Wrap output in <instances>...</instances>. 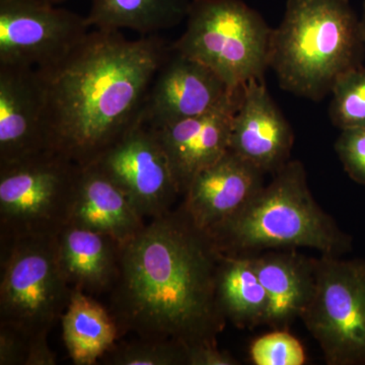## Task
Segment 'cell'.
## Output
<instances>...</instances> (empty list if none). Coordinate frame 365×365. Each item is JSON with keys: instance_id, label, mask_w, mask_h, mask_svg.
<instances>
[{"instance_id": "1", "label": "cell", "mask_w": 365, "mask_h": 365, "mask_svg": "<svg viewBox=\"0 0 365 365\" xmlns=\"http://www.w3.org/2000/svg\"><path fill=\"white\" fill-rule=\"evenodd\" d=\"M222 253L182 206L146 223L121 246L109 311L120 335L217 343L227 319L218 306L216 275Z\"/></svg>"}, {"instance_id": "2", "label": "cell", "mask_w": 365, "mask_h": 365, "mask_svg": "<svg viewBox=\"0 0 365 365\" xmlns=\"http://www.w3.org/2000/svg\"><path fill=\"white\" fill-rule=\"evenodd\" d=\"M170 44L93 29L66 58L38 69L45 88L47 150L93 165L137 125Z\"/></svg>"}, {"instance_id": "27", "label": "cell", "mask_w": 365, "mask_h": 365, "mask_svg": "<svg viewBox=\"0 0 365 365\" xmlns=\"http://www.w3.org/2000/svg\"><path fill=\"white\" fill-rule=\"evenodd\" d=\"M230 353L222 351L217 343L187 346V365H239Z\"/></svg>"}, {"instance_id": "15", "label": "cell", "mask_w": 365, "mask_h": 365, "mask_svg": "<svg viewBox=\"0 0 365 365\" xmlns=\"http://www.w3.org/2000/svg\"><path fill=\"white\" fill-rule=\"evenodd\" d=\"M264 173L228 150L190 184L182 208L197 227L207 232L234 216L263 188Z\"/></svg>"}, {"instance_id": "25", "label": "cell", "mask_w": 365, "mask_h": 365, "mask_svg": "<svg viewBox=\"0 0 365 365\" xmlns=\"http://www.w3.org/2000/svg\"><path fill=\"white\" fill-rule=\"evenodd\" d=\"M335 150L348 176L365 186V128L341 130Z\"/></svg>"}, {"instance_id": "5", "label": "cell", "mask_w": 365, "mask_h": 365, "mask_svg": "<svg viewBox=\"0 0 365 365\" xmlns=\"http://www.w3.org/2000/svg\"><path fill=\"white\" fill-rule=\"evenodd\" d=\"M187 25L173 51L209 67L234 90L269 68L273 29L242 0H191Z\"/></svg>"}, {"instance_id": "28", "label": "cell", "mask_w": 365, "mask_h": 365, "mask_svg": "<svg viewBox=\"0 0 365 365\" xmlns=\"http://www.w3.org/2000/svg\"><path fill=\"white\" fill-rule=\"evenodd\" d=\"M57 364L56 354L48 344L47 334L33 335L31 338L30 349L26 365H55Z\"/></svg>"}, {"instance_id": "23", "label": "cell", "mask_w": 365, "mask_h": 365, "mask_svg": "<svg viewBox=\"0 0 365 365\" xmlns=\"http://www.w3.org/2000/svg\"><path fill=\"white\" fill-rule=\"evenodd\" d=\"M102 359L113 365H187V346L175 340L138 337L115 345Z\"/></svg>"}, {"instance_id": "6", "label": "cell", "mask_w": 365, "mask_h": 365, "mask_svg": "<svg viewBox=\"0 0 365 365\" xmlns=\"http://www.w3.org/2000/svg\"><path fill=\"white\" fill-rule=\"evenodd\" d=\"M56 235L1 242L0 324L30 335L49 334L71 299Z\"/></svg>"}, {"instance_id": "4", "label": "cell", "mask_w": 365, "mask_h": 365, "mask_svg": "<svg viewBox=\"0 0 365 365\" xmlns=\"http://www.w3.org/2000/svg\"><path fill=\"white\" fill-rule=\"evenodd\" d=\"M273 176L239 212L206 232L220 253L302 247L333 256L350 251L351 237L316 202L299 160H289Z\"/></svg>"}, {"instance_id": "7", "label": "cell", "mask_w": 365, "mask_h": 365, "mask_svg": "<svg viewBox=\"0 0 365 365\" xmlns=\"http://www.w3.org/2000/svg\"><path fill=\"white\" fill-rule=\"evenodd\" d=\"M81 167L46 150L0 165V237L57 235L67 222Z\"/></svg>"}, {"instance_id": "10", "label": "cell", "mask_w": 365, "mask_h": 365, "mask_svg": "<svg viewBox=\"0 0 365 365\" xmlns=\"http://www.w3.org/2000/svg\"><path fill=\"white\" fill-rule=\"evenodd\" d=\"M93 165L128 197L144 220L169 212L181 195L157 134L144 123L125 134Z\"/></svg>"}, {"instance_id": "12", "label": "cell", "mask_w": 365, "mask_h": 365, "mask_svg": "<svg viewBox=\"0 0 365 365\" xmlns=\"http://www.w3.org/2000/svg\"><path fill=\"white\" fill-rule=\"evenodd\" d=\"M45 88L38 69L0 66V165L47 150Z\"/></svg>"}, {"instance_id": "8", "label": "cell", "mask_w": 365, "mask_h": 365, "mask_svg": "<svg viewBox=\"0 0 365 365\" xmlns=\"http://www.w3.org/2000/svg\"><path fill=\"white\" fill-rule=\"evenodd\" d=\"M327 364L365 365V261L322 255L302 318Z\"/></svg>"}, {"instance_id": "19", "label": "cell", "mask_w": 365, "mask_h": 365, "mask_svg": "<svg viewBox=\"0 0 365 365\" xmlns=\"http://www.w3.org/2000/svg\"><path fill=\"white\" fill-rule=\"evenodd\" d=\"M61 323L64 344L76 365L97 364L121 336L109 309L79 289H72Z\"/></svg>"}, {"instance_id": "13", "label": "cell", "mask_w": 365, "mask_h": 365, "mask_svg": "<svg viewBox=\"0 0 365 365\" xmlns=\"http://www.w3.org/2000/svg\"><path fill=\"white\" fill-rule=\"evenodd\" d=\"M294 135L261 79L244 86L232 120L230 150L264 174H275L289 162Z\"/></svg>"}, {"instance_id": "18", "label": "cell", "mask_w": 365, "mask_h": 365, "mask_svg": "<svg viewBox=\"0 0 365 365\" xmlns=\"http://www.w3.org/2000/svg\"><path fill=\"white\" fill-rule=\"evenodd\" d=\"M60 266L72 289L110 292L119 274L121 246L110 235L66 225L56 235Z\"/></svg>"}, {"instance_id": "20", "label": "cell", "mask_w": 365, "mask_h": 365, "mask_svg": "<svg viewBox=\"0 0 365 365\" xmlns=\"http://www.w3.org/2000/svg\"><path fill=\"white\" fill-rule=\"evenodd\" d=\"M216 297L225 319L237 328L266 324L268 297L251 255H222L216 275Z\"/></svg>"}, {"instance_id": "11", "label": "cell", "mask_w": 365, "mask_h": 365, "mask_svg": "<svg viewBox=\"0 0 365 365\" xmlns=\"http://www.w3.org/2000/svg\"><path fill=\"white\" fill-rule=\"evenodd\" d=\"M242 88H230L209 67L172 50L151 83L143 123L158 129L200 116L225 104Z\"/></svg>"}, {"instance_id": "14", "label": "cell", "mask_w": 365, "mask_h": 365, "mask_svg": "<svg viewBox=\"0 0 365 365\" xmlns=\"http://www.w3.org/2000/svg\"><path fill=\"white\" fill-rule=\"evenodd\" d=\"M244 91V88H242ZM241 93L212 111L153 129L181 195L194 178L230 150L232 120Z\"/></svg>"}, {"instance_id": "22", "label": "cell", "mask_w": 365, "mask_h": 365, "mask_svg": "<svg viewBox=\"0 0 365 365\" xmlns=\"http://www.w3.org/2000/svg\"><path fill=\"white\" fill-rule=\"evenodd\" d=\"M329 117L340 130L365 128V66L343 73L334 83Z\"/></svg>"}, {"instance_id": "17", "label": "cell", "mask_w": 365, "mask_h": 365, "mask_svg": "<svg viewBox=\"0 0 365 365\" xmlns=\"http://www.w3.org/2000/svg\"><path fill=\"white\" fill-rule=\"evenodd\" d=\"M259 279L268 297L266 325L275 330H287L302 318L313 295L316 282V259L288 252L269 250L251 255Z\"/></svg>"}, {"instance_id": "26", "label": "cell", "mask_w": 365, "mask_h": 365, "mask_svg": "<svg viewBox=\"0 0 365 365\" xmlns=\"http://www.w3.org/2000/svg\"><path fill=\"white\" fill-rule=\"evenodd\" d=\"M33 335L0 324V365H26Z\"/></svg>"}, {"instance_id": "30", "label": "cell", "mask_w": 365, "mask_h": 365, "mask_svg": "<svg viewBox=\"0 0 365 365\" xmlns=\"http://www.w3.org/2000/svg\"><path fill=\"white\" fill-rule=\"evenodd\" d=\"M45 1L51 2V4H63V2H66V0H45Z\"/></svg>"}, {"instance_id": "24", "label": "cell", "mask_w": 365, "mask_h": 365, "mask_svg": "<svg viewBox=\"0 0 365 365\" xmlns=\"http://www.w3.org/2000/svg\"><path fill=\"white\" fill-rule=\"evenodd\" d=\"M256 365H304L307 354L304 346L287 330H274L257 338L250 348Z\"/></svg>"}, {"instance_id": "3", "label": "cell", "mask_w": 365, "mask_h": 365, "mask_svg": "<svg viewBox=\"0 0 365 365\" xmlns=\"http://www.w3.org/2000/svg\"><path fill=\"white\" fill-rule=\"evenodd\" d=\"M364 49L349 0H287L271 36L269 68L283 90L319 101L343 73L362 66Z\"/></svg>"}, {"instance_id": "29", "label": "cell", "mask_w": 365, "mask_h": 365, "mask_svg": "<svg viewBox=\"0 0 365 365\" xmlns=\"http://www.w3.org/2000/svg\"><path fill=\"white\" fill-rule=\"evenodd\" d=\"M360 24H361L362 33L365 40V0H364V11H362V16L360 18Z\"/></svg>"}, {"instance_id": "16", "label": "cell", "mask_w": 365, "mask_h": 365, "mask_svg": "<svg viewBox=\"0 0 365 365\" xmlns=\"http://www.w3.org/2000/svg\"><path fill=\"white\" fill-rule=\"evenodd\" d=\"M67 225L110 235L123 246L146 223L128 197L91 165L79 173Z\"/></svg>"}, {"instance_id": "9", "label": "cell", "mask_w": 365, "mask_h": 365, "mask_svg": "<svg viewBox=\"0 0 365 365\" xmlns=\"http://www.w3.org/2000/svg\"><path fill=\"white\" fill-rule=\"evenodd\" d=\"M86 16L45 0H0V66L47 68L91 32Z\"/></svg>"}, {"instance_id": "21", "label": "cell", "mask_w": 365, "mask_h": 365, "mask_svg": "<svg viewBox=\"0 0 365 365\" xmlns=\"http://www.w3.org/2000/svg\"><path fill=\"white\" fill-rule=\"evenodd\" d=\"M191 0H91L86 20L91 28L129 30L158 35L187 18Z\"/></svg>"}]
</instances>
